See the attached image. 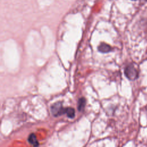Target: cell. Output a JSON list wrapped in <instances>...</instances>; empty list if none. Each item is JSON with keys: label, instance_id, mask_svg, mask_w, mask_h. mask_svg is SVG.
Returning <instances> with one entry per match:
<instances>
[{"label": "cell", "instance_id": "cell-6", "mask_svg": "<svg viewBox=\"0 0 147 147\" xmlns=\"http://www.w3.org/2000/svg\"><path fill=\"white\" fill-rule=\"evenodd\" d=\"M66 114L67 117L69 118H74L75 117V111L74 109L72 107H67V111H66Z\"/></svg>", "mask_w": 147, "mask_h": 147}, {"label": "cell", "instance_id": "cell-4", "mask_svg": "<svg viewBox=\"0 0 147 147\" xmlns=\"http://www.w3.org/2000/svg\"><path fill=\"white\" fill-rule=\"evenodd\" d=\"M28 141L29 142V143L30 144H31L34 146H37L39 145L38 141L36 137V136L34 133H31L29 134V136H28Z\"/></svg>", "mask_w": 147, "mask_h": 147}, {"label": "cell", "instance_id": "cell-3", "mask_svg": "<svg viewBox=\"0 0 147 147\" xmlns=\"http://www.w3.org/2000/svg\"><path fill=\"white\" fill-rule=\"evenodd\" d=\"M98 49L99 51L102 53H107V52H110L111 50V47L109 45H108L106 43H104V42L101 43L99 45Z\"/></svg>", "mask_w": 147, "mask_h": 147}, {"label": "cell", "instance_id": "cell-1", "mask_svg": "<svg viewBox=\"0 0 147 147\" xmlns=\"http://www.w3.org/2000/svg\"><path fill=\"white\" fill-rule=\"evenodd\" d=\"M67 107H63L61 102H57L53 103L51 106V111L52 114L55 117L61 115L66 114Z\"/></svg>", "mask_w": 147, "mask_h": 147}, {"label": "cell", "instance_id": "cell-2", "mask_svg": "<svg viewBox=\"0 0 147 147\" xmlns=\"http://www.w3.org/2000/svg\"><path fill=\"white\" fill-rule=\"evenodd\" d=\"M125 75L130 80H134L138 77V72L133 65H127L125 69Z\"/></svg>", "mask_w": 147, "mask_h": 147}, {"label": "cell", "instance_id": "cell-5", "mask_svg": "<svg viewBox=\"0 0 147 147\" xmlns=\"http://www.w3.org/2000/svg\"><path fill=\"white\" fill-rule=\"evenodd\" d=\"M86 99L84 97H82L79 98L78 102V110L79 111H83L85 106H86Z\"/></svg>", "mask_w": 147, "mask_h": 147}]
</instances>
